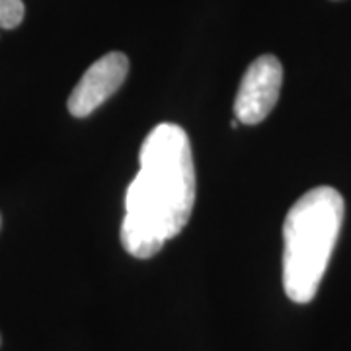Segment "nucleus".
Instances as JSON below:
<instances>
[{"label": "nucleus", "instance_id": "obj_7", "mask_svg": "<svg viewBox=\"0 0 351 351\" xmlns=\"http://www.w3.org/2000/svg\"><path fill=\"white\" fill-rule=\"evenodd\" d=\"M0 223H2V221H0Z\"/></svg>", "mask_w": 351, "mask_h": 351}, {"label": "nucleus", "instance_id": "obj_5", "mask_svg": "<svg viewBox=\"0 0 351 351\" xmlns=\"http://www.w3.org/2000/svg\"><path fill=\"white\" fill-rule=\"evenodd\" d=\"M25 6L22 0H0V29H14L22 24Z\"/></svg>", "mask_w": 351, "mask_h": 351}, {"label": "nucleus", "instance_id": "obj_6", "mask_svg": "<svg viewBox=\"0 0 351 351\" xmlns=\"http://www.w3.org/2000/svg\"><path fill=\"white\" fill-rule=\"evenodd\" d=\"M0 341H2V339H0Z\"/></svg>", "mask_w": 351, "mask_h": 351}, {"label": "nucleus", "instance_id": "obj_3", "mask_svg": "<svg viewBox=\"0 0 351 351\" xmlns=\"http://www.w3.org/2000/svg\"><path fill=\"white\" fill-rule=\"evenodd\" d=\"M283 84V66L274 55H262L246 69L234 98V117L258 125L276 108Z\"/></svg>", "mask_w": 351, "mask_h": 351}, {"label": "nucleus", "instance_id": "obj_4", "mask_svg": "<svg viewBox=\"0 0 351 351\" xmlns=\"http://www.w3.org/2000/svg\"><path fill=\"white\" fill-rule=\"evenodd\" d=\"M129 59L119 51H112L90 64L86 73L71 92L66 108L75 117H86L108 101L125 82Z\"/></svg>", "mask_w": 351, "mask_h": 351}, {"label": "nucleus", "instance_id": "obj_2", "mask_svg": "<svg viewBox=\"0 0 351 351\" xmlns=\"http://www.w3.org/2000/svg\"><path fill=\"white\" fill-rule=\"evenodd\" d=\"M346 203L338 189L320 186L301 195L283 223V289L297 304L316 297L338 242Z\"/></svg>", "mask_w": 351, "mask_h": 351}, {"label": "nucleus", "instance_id": "obj_1", "mask_svg": "<svg viewBox=\"0 0 351 351\" xmlns=\"http://www.w3.org/2000/svg\"><path fill=\"white\" fill-rule=\"evenodd\" d=\"M138 164L127 188L121 244L133 258L147 260L186 228L195 205L188 133L176 123L156 125L141 147Z\"/></svg>", "mask_w": 351, "mask_h": 351}]
</instances>
